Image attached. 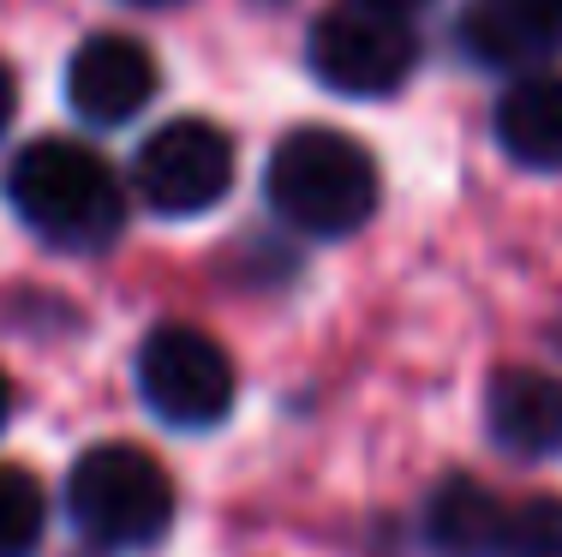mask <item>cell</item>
<instances>
[{
	"instance_id": "cell-3",
	"label": "cell",
	"mask_w": 562,
	"mask_h": 557,
	"mask_svg": "<svg viewBox=\"0 0 562 557\" xmlns=\"http://www.w3.org/2000/svg\"><path fill=\"white\" fill-rule=\"evenodd\" d=\"M66 510L102 552H150L173 527V480L144 444H97L66 474Z\"/></svg>"
},
{
	"instance_id": "cell-9",
	"label": "cell",
	"mask_w": 562,
	"mask_h": 557,
	"mask_svg": "<svg viewBox=\"0 0 562 557\" xmlns=\"http://www.w3.org/2000/svg\"><path fill=\"white\" fill-rule=\"evenodd\" d=\"M485 432L508 456L544 461L562 449V378L539 366H503L485 390Z\"/></svg>"
},
{
	"instance_id": "cell-4",
	"label": "cell",
	"mask_w": 562,
	"mask_h": 557,
	"mask_svg": "<svg viewBox=\"0 0 562 557\" xmlns=\"http://www.w3.org/2000/svg\"><path fill=\"white\" fill-rule=\"evenodd\" d=\"M305 66L317 85H329L336 97L371 102V97H395L419 66V36L407 31V19L378 7H329L305 36Z\"/></svg>"
},
{
	"instance_id": "cell-13",
	"label": "cell",
	"mask_w": 562,
	"mask_h": 557,
	"mask_svg": "<svg viewBox=\"0 0 562 557\" xmlns=\"http://www.w3.org/2000/svg\"><path fill=\"white\" fill-rule=\"evenodd\" d=\"M497 557H562V498H527L508 510Z\"/></svg>"
},
{
	"instance_id": "cell-1",
	"label": "cell",
	"mask_w": 562,
	"mask_h": 557,
	"mask_svg": "<svg viewBox=\"0 0 562 557\" xmlns=\"http://www.w3.org/2000/svg\"><path fill=\"white\" fill-rule=\"evenodd\" d=\"M7 204L36 241L60 252H102L126 229V186L78 138H36L7 168Z\"/></svg>"
},
{
	"instance_id": "cell-7",
	"label": "cell",
	"mask_w": 562,
	"mask_h": 557,
	"mask_svg": "<svg viewBox=\"0 0 562 557\" xmlns=\"http://www.w3.org/2000/svg\"><path fill=\"white\" fill-rule=\"evenodd\" d=\"M156 90H162V66H156V55L138 36H120V31L85 36L72 48V60H66V102L90 126L138 121L156 102Z\"/></svg>"
},
{
	"instance_id": "cell-11",
	"label": "cell",
	"mask_w": 562,
	"mask_h": 557,
	"mask_svg": "<svg viewBox=\"0 0 562 557\" xmlns=\"http://www.w3.org/2000/svg\"><path fill=\"white\" fill-rule=\"evenodd\" d=\"M503 527H508V510L473 474H449L425 498V539H431L437 557H497Z\"/></svg>"
},
{
	"instance_id": "cell-14",
	"label": "cell",
	"mask_w": 562,
	"mask_h": 557,
	"mask_svg": "<svg viewBox=\"0 0 562 557\" xmlns=\"http://www.w3.org/2000/svg\"><path fill=\"white\" fill-rule=\"evenodd\" d=\"M12 109H19V78H12L7 60H0V132L12 126Z\"/></svg>"
},
{
	"instance_id": "cell-16",
	"label": "cell",
	"mask_w": 562,
	"mask_h": 557,
	"mask_svg": "<svg viewBox=\"0 0 562 557\" xmlns=\"http://www.w3.org/2000/svg\"><path fill=\"white\" fill-rule=\"evenodd\" d=\"M7 420H12V378L0 371V432H7Z\"/></svg>"
},
{
	"instance_id": "cell-12",
	"label": "cell",
	"mask_w": 562,
	"mask_h": 557,
	"mask_svg": "<svg viewBox=\"0 0 562 557\" xmlns=\"http://www.w3.org/2000/svg\"><path fill=\"white\" fill-rule=\"evenodd\" d=\"M43 527H48L43 486L24 468H7V461H0V557H31L43 546Z\"/></svg>"
},
{
	"instance_id": "cell-2",
	"label": "cell",
	"mask_w": 562,
	"mask_h": 557,
	"mask_svg": "<svg viewBox=\"0 0 562 557\" xmlns=\"http://www.w3.org/2000/svg\"><path fill=\"white\" fill-rule=\"evenodd\" d=\"M276 216L312 241H341L378 216V163L359 138L336 126H300L276 144L263 175Z\"/></svg>"
},
{
	"instance_id": "cell-15",
	"label": "cell",
	"mask_w": 562,
	"mask_h": 557,
	"mask_svg": "<svg viewBox=\"0 0 562 557\" xmlns=\"http://www.w3.org/2000/svg\"><path fill=\"white\" fill-rule=\"evenodd\" d=\"M359 7H378V12H395V19H407V12L431 7V0H359Z\"/></svg>"
},
{
	"instance_id": "cell-5",
	"label": "cell",
	"mask_w": 562,
	"mask_h": 557,
	"mask_svg": "<svg viewBox=\"0 0 562 557\" xmlns=\"http://www.w3.org/2000/svg\"><path fill=\"white\" fill-rule=\"evenodd\" d=\"M138 396L150 402V414L162 426L204 432L227 420L239 378L216 336H204L192 324H156L138 348Z\"/></svg>"
},
{
	"instance_id": "cell-8",
	"label": "cell",
	"mask_w": 562,
	"mask_h": 557,
	"mask_svg": "<svg viewBox=\"0 0 562 557\" xmlns=\"http://www.w3.org/2000/svg\"><path fill=\"white\" fill-rule=\"evenodd\" d=\"M461 43L479 66L527 73L562 48V0H467Z\"/></svg>"
},
{
	"instance_id": "cell-10",
	"label": "cell",
	"mask_w": 562,
	"mask_h": 557,
	"mask_svg": "<svg viewBox=\"0 0 562 557\" xmlns=\"http://www.w3.org/2000/svg\"><path fill=\"white\" fill-rule=\"evenodd\" d=\"M497 144L532 175H562V73H520L497 97Z\"/></svg>"
},
{
	"instance_id": "cell-6",
	"label": "cell",
	"mask_w": 562,
	"mask_h": 557,
	"mask_svg": "<svg viewBox=\"0 0 562 557\" xmlns=\"http://www.w3.org/2000/svg\"><path fill=\"white\" fill-rule=\"evenodd\" d=\"M234 186V138L216 121H168L132 156V192L156 216H204Z\"/></svg>"
},
{
	"instance_id": "cell-17",
	"label": "cell",
	"mask_w": 562,
	"mask_h": 557,
	"mask_svg": "<svg viewBox=\"0 0 562 557\" xmlns=\"http://www.w3.org/2000/svg\"><path fill=\"white\" fill-rule=\"evenodd\" d=\"M126 7H173V0H126Z\"/></svg>"
}]
</instances>
